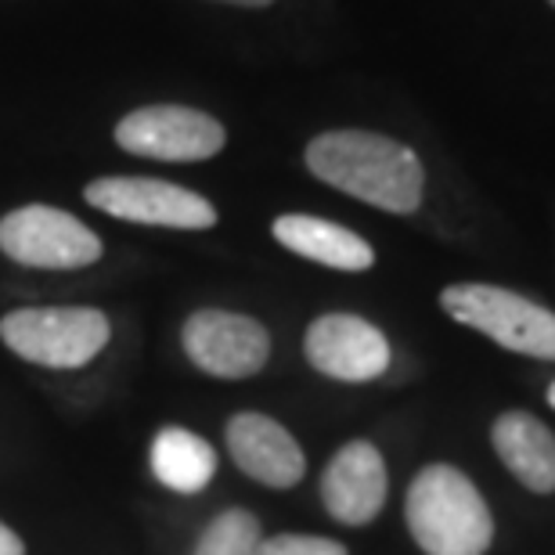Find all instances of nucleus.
Returning a JSON list of instances; mask_svg holds the SVG:
<instances>
[{
	"label": "nucleus",
	"mask_w": 555,
	"mask_h": 555,
	"mask_svg": "<svg viewBox=\"0 0 555 555\" xmlns=\"http://www.w3.org/2000/svg\"><path fill=\"white\" fill-rule=\"evenodd\" d=\"M228 451L249 480L274 491H288L307 473L304 448L293 433L260 412H238L228 422Z\"/></svg>",
	"instance_id": "nucleus-11"
},
{
	"label": "nucleus",
	"mask_w": 555,
	"mask_h": 555,
	"mask_svg": "<svg viewBox=\"0 0 555 555\" xmlns=\"http://www.w3.org/2000/svg\"><path fill=\"white\" fill-rule=\"evenodd\" d=\"M552 8H555V0H552Z\"/></svg>",
	"instance_id": "nucleus-20"
},
{
	"label": "nucleus",
	"mask_w": 555,
	"mask_h": 555,
	"mask_svg": "<svg viewBox=\"0 0 555 555\" xmlns=\"http://www.w3.org/2000/svg\"><path fill=\"white\" fill-rule=\"evenodd\" d=\"M224 127L184 105H149L119 119L116 144L130 155L159 163H203L224 149Z\"/></svg>",
	"instance_id": "nucleus-7"
},
{
	"label": "nucleus",
	"mask_w": 555,
	"mask_h": 555,
	"mask_svg": "<svg viewBox=\"0 0 555 555\" xmlns=\"http://www.w3.org/2000/svg\"><path fill=\"white\" fill-rule=\"evenodd\" d=\"M113 325L94 307H22L0 321V339L22 361L43 369H83L105 350Z\"/></svg>",
	"instance_id": "nucleus-4"
},
{
	"label": "nucleus",
	"mask_w": 555,
	"mask_h": 555,
	"mask_svg": "<svg viewBox=\"0 0 555 555\" xmlns=\"http://www.w3.org/2000/svg\"><path fill=\"white\" fill-rule=\"evenodd\" d=\"M386 491H390L386 462L369 440L343 443L321 476V502L332 519L347 527H369L383 513Z\"/></svg>",
	"instance_id": "nucleus-10"
},
{
	"label": "nucleus",
	"mask_w": 555,
	"mask_h": 555,
	"mask_svg": "<svg viewBox=\"0 0 555 555\" xmlns=\"http://www.w3.org/2000/svg\"><path fill=\"white\" fill-rule=\"evenodd\" d=\"M307 170L336 192L386 214H415L426 170L408 144L372 130H328L307 144Z\"/></svg>",
	"instance_id": "nucleus-1"
},
{
	"label": "nucleus",
	"mask_w": 555,
	"mask_h": 555,
	"mask_svg": "<svg viewBox=\"0 0 555 555\" xmlns=\"http://www.w3.org/2000/svg\"><path fill=\"white\" fill-rule=\"evenodd\" d=\"M440 307L465 328L494 339L498 347L524 353V358L555 361V310L534 304L524 293L483 282L448 285Z\"/></svg>",
	"instance_id": "nucleus-3"
},
{
	"label": "nucleus",
	"mask_w": 555,
	"mask_h": 555,
	"mask_svg": "<svg viewBox=\"0 0 555 555\" xmlns=\"http://www.w3.org/2000/svg\"><path fill=\"white\" fill-rule=\"evenodd\" d=\"M0 253L26 268L76 271L102 257V238L54 206H22L0 220Z\"/></svg>",
	"instance_id": "nucleus-5"
},
{
	"label": "nucleus",
	"mask_w": 555,
	"mask_h": 555,
	"mask_svg": "<svg viewBox=\"0 0 555 555\" xmlns=\"http://www.w3.org/2000/svg\"><path fill=\"white\" fill-rule=\"evenodd\" d=\"M83 195L94 209L130 224L177 231H206L217 224V209L209 198L155 177H102L87 184Z\"/></svg>",
	"instance_id": "nucleus-6"
},
{
	"label": "nucleus",
	"mask_w": 555,
	"mask_h": 555,
	"mask_svg": "<svg viewBox=\"0 0 555 555\" xmlns=\"http://www.w3.org/2000/svg\"><path fill=\"white\" fill-rule=\"evenodd\" d=\"M188 361L214 379H249L271 358V336L257 318L231 310H195L181 332Z\"/></svg>",
	"instance_id": "nucleus-8"
},
{
	"label": "nucleus",
	"mask_w": 555,
	"mask_h": 555,
	"mask_svg": "<svg viewBox=\"0 0 555 555\" xmlns=\"http://www.w3.org/2000/svg\"><path fill=\"white\" fill-rule=\"evenodd\" d=\"M260 541V519L246 508H228L198 538L195 555H257Z\"/></svg>",
	"instance_id": "nucleus-15"
},
{
	"label": "nucleus",
	"mask_w": 555,
	"mask_h": 555,
	"mask_svg": "<svg viewBox=\"0 0 555 555\" xmlns=\"http://www.w3.org/2000/svg\"><path fill=\"white\" fill-rule=\"evenodd\" d=\"M491 443L502 465L530 494H555V433L538 415L513 408L498 415Z\"/></svg>",
	"instance_id": "nucleus-12"
},
{
	"label": "nucleus",
	"mask_w": 555,
	"mask_h": 555,
	"mask_svg": "<svg viewBox=\"0 0 555 555\" xmlns=\"http://www.w3.org/2000/svg\"><path fill=\"white\" fill-rule=\"evenodd\" d=\"M152 473L177 494H198L217 473V451L198 433L170 426L152 443Z\"/></svg>",
	"instance_id": "nucleus-14"
},
{
	"label": "nucleus",
	"mask_w": 555,
	"mask_h": 555,
	"mask_svg": "<svg viewBox=\"0 0 555 555\" xmlns=\"http://www.w3.org/2000/svg\"><path fill=\"white\" fill-rule=\"evenodd\" d=\"M404 519L426 555H483L494 541V516L480 487L454 465H426L404 498Z\"/></svg>",
	"instance_id": "nucleus-2"
},
{
	"label": "nucleus",
	"mask_w": 555,
	"mask_h": 555,
	"mask_svg": "<svg viewBox=\"0 0 555 555\" xmlns=\"http://www.w3.org/2000/svg\"><path fill=\"white\" fill-rule=\"evenodd\" d=\"M545 397H548V404H552V412H555V383L548 386V393H545Z\"/></svg>",
	"instance_id": "nucleus-19"
},
{
	"label": "nucleus",
	"mask_w": 555,
	"mask_h": 555,
	"mask_svg": "<svg viewBox=\"0 0 555 555\" xmlns=\"http://www.w3.org/2000/svg\"><path fill=\"white\" fill-rule=\"evenodd\" d=\"M257 555H350L339 541L314 538V534H274L260 541Z\"/></svg>",
	"instance_id": "nucleus-16"
},
{
	"label": "nucleus",
	"mask_w": 555,
	"mask_h": 555,
	"mask_svg": "<svg viewBox=\"0 0 555 555\" xmlns=\"http://www.w3.org/2000/svg\"><path fill=\"white\" fill-rule=\"evenodd\" d=\"M220 4H235V8H268L271 0H220Z\"/></svg>",
	"instance_id": "nucleus-18"
},
{
	"label": "nucleus",
	"mask_w": 555,
	"mask_h": 555,
	"mask_svg": "<svg viewBox=\"0 0 555 555\" xmlns=\"http://www.w3.org/2000/svg\"><path fill=\"white\" fill-rule=\"evenodd\" d=\"M0 555H26V545H22V538L8 524H0Z\"/></svg>",
	"instance_id": "nucleus-17"
},
{
	"label": "nucleus",
	"mask_w": 555,
	"mask_h": 555,
	"mask_svg": "<svg viewBox=\"0 0 555 555\" xmlns=\"http://www.w3.org/2000/svg\"><path fill=\"white\" fill-rule=\"evenodd\" d=\"M274 238L288 253L304 260H314L332 271H369L375 263V249L350 228L332 224V220L307 217V214H285L274 220Z\"/></svg>",
	"instance_id": "nucleus-13"
},
{
	"label": "nucleus",
	"mask_w": 555,
	"mask_h": 555,
	"mask_svg": "<svg viewBox=\"0 0 555 555\" xmlns=\"http://www.w3.org/2000/svg\"><path fill=\"white\" fill-rule=\"evenodd\" d=\"M304 353L310 369L336 383H372L390 369V343L358 314H325L307 328Z\"/></svg>",
	"instance_id": "nucleus-9"
}]
</instances>
